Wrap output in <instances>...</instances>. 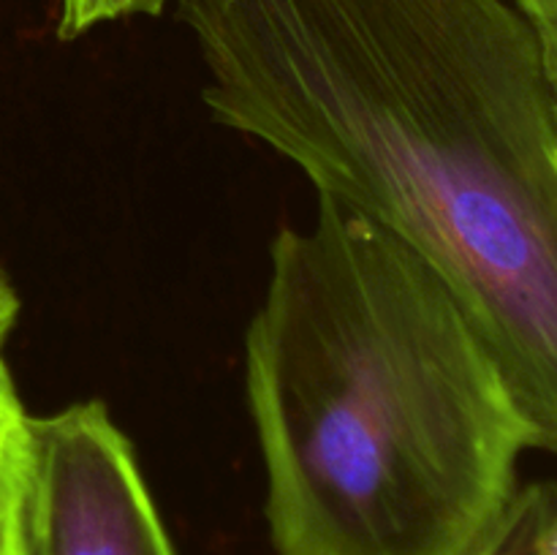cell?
Returning <instances> with one entry per match:
<instances>
[{"label": "cell", "instance_id": "1", "mask_svg": "<svg viewBox=\"0 0 557 555\" xmlns=\"http://www.w3.org/2000/svg\"><path fill=\"white\" fill-rule=\"evenodd\" d=\"M207 109L451 288L557 455V120L509 0H174Z\"/></svg>", "mask_w": 557, "mask_h": 555}, {"label": "cell", "instance_id": "2", "mask_svg": "<svg viewBox=\"0 0 557 555\" xmlns=\"http://www.w3.org/2000/svg\"><path fill=\"white\" fill-rule=\"evenodd\" d=\"M245 384L275 555H473L533 449L438 272L330 196L272 243Z\"/></svg>", "mask_w": 557, "mask_h": 555}, {"label": "cell", "instance_id": "3", "mask_svg": "<svg viewBox=\"0 0 557 555\" xmlns=\"http://www.w3.org/2000/svg\"><path fill=\"white\" fill-rule=\"evenodd\" d=\"M22 544L25 555H174L103 403L27 417Z\"/></svg>", "mask_w": 557, "mask_h": 555}, {"label": "cell", "instance_id": "4", "mask_svg": "<svg viewBox=\"0 0 557 555\" xmlns=\"http://www.w3.org/2000/svg\"><path fill=\"white\" fill-rule=\"evenodd\" d=\"M473 555H557V484L517 488Z\"/></svg>", "mask_w": 557, "mask_h": 555}, {"label": "cell", "instance_id": "5", "mask_svg": "<svg viewBox=\"0 0 557 555\" xmlns=\"http://www.w3.org/2000/svg\"><path fill=\"white\" fill-rule=\"evenodd\" d=\"M27 414L0 351V555L22 536V482H25Z\"/></svg>", "mask_w": 557, "mask_h": 555}, {"label": "cell", "instance_id": "6", "mask_svg": "<svg viewBox=\"0 0 557 555\" xmlns=\"http://www.w3.org/2000/svg\"><path fill=\"white\" fill-rule=\"evenodd\" d=\"M169 3H174V0H60L58 36L63 41H74L101 22H114L136 14H163Z\"/></svg>", "mask_w": 557, "mask_h": 555}, {"label": "cell", "instance_id": "7", "mask_svg": "<svg viewBox=\"0 0 557 555\" xmlns=\"http://www.w3.org/2000/svg\"><path fill=\"white\" fill-rule=\"evenodd\" d=\"M515 5L528 16L539 38L544 76H547L549 98H553L557 120V0H515Z\"/></svg>", "mask_w": 557, "mask_h": 555}, {"label": "cell", "instance_id": "8", "mask_svg": "<svg viewBox=\"0 0 557 555\" xmlns=\"http://www.w3.org/2000/svg\"><path fill=\"white\" fill-rule=\"evenodd\" d=\"M16 313H20V299H16L14 286H11L3 267H0V351H3L5 337H9L11 326H14Z\"/></svg>", "mask_w": 557, "mask_h": 555}, {"label": "cell", "instance_id": "9", "mask_svg": "<svg viewBox=\"0 0 557 555\" xmlns=\"http://www.w3.org/2000/svg\"><path fill=\"white\" fill-rule=\"evenodd\" d=\"M9 555H25V544H22V536H20V542L14 544V550H11Z\"/></svg>", "mask_w": 557, "mask_h": 555}]
</instances>
